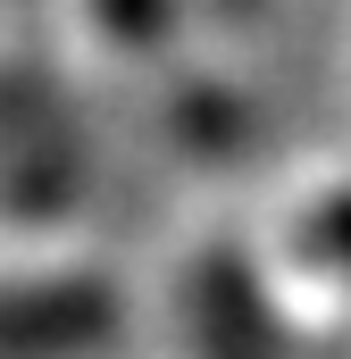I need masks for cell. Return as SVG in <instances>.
Instances as JSON below:
<instances>
[{"label":"cell","instance_id":"1","mask_svg":"<svg viewBox=\"0 0 351 359\" xmlns=\"http://www.w3.org/2000/svg\"><path fill=\"white\" fill-rule=\"evenodd\" d=\"M100 318H109V292L92 284H0V359L84 343Z\"/></svg>","mask_w":351,"mask_h":359}]
</instances>
